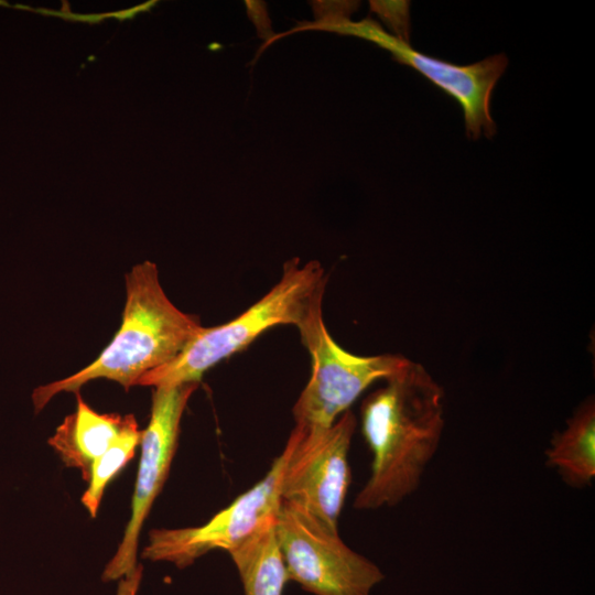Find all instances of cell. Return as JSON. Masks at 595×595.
Listing matches in <instances>:
<instances>
[{"mask_svg": "<svg viewBox=\"0 0 595 595\" xmlns=\"http://www.w3.org/2000/svg\"><path fill=\"white\" fill-rule=\"evenodd\" d=\"M298 329L312 361L311 378L293 407L295 425L304 429L331 426L371 383L389 380L410 363L400 355L358 356L345 350L326 328L323 302Z\"/></svg>", "mask_w": 595, "mask_h": 595, "instance_id": "277c9868", "label": "cell"}, {"mask_svg": "<svg viewBox=\"0 0 595 595\" xmlns=\"http://www.w3.org/2000/svg\"><path fill=\"white\" fill-rule=\"evenodd\" d=\"M142 578V566H137L119 580L116 595H137Z\"/></svg>", "mask_w": 595, "mask_h": 595, "instance_id": "9a60e30c", "label": "cell"}, {"mask_svg": "<svg viewBox=\"0 0 595 595\" xmlns=\"http://www.w3.org/2000/svg\"><path fill=\"white\" fill-rule=\"evenodd\" d=\"M142 431L137 421L129 425L108 450L96 458L89 469L88 486L82 496V504L94 518L97 515L107 484L133 457L140 444Z\"/></svg>", "mask_w": 595, "mask_h": 595, "instance_id": "4fadbf2b", "label": "cell"}, {"mask_svg": "<svg viewBox=\"0 0 595 595\" xmlns=\"http://www.w3.org/2000/svg\"><path fill=\"white\" fill-rule=\"evenodd\" d=\"M198 318L178 310L165 294L156 266L144 261L126 275L122 322L109 345L88 366L32 392L35 412L57 393L78 392L88 381L105 378L126 390L147 372L174 359L202 331Z\"/></svg>", "mask_w": 595, "mask_h": 595, "instance_id": "7a4b0ae2", "label": "cell"}, {"mask_svg": "<svg viewBox=\"0 0 595 595\" xmlns=\"http://www.w3.org/2000/svg\"><path fill=\"white\" fill-rule=\"evenodd\" d=\"M136 421L133 414L98 413L77 392L76 410L64 419L48 444L65 465L78 468L87 482L93 462Z\"/></svg>", "mask_w": 595, "mask_h": 595, "instance_id": "30bf717a", "label": "cell"}, {"mask_svg": "<svg viewBox=\"0 0 595 595\" xmlns=\"http://www.w3.org/2000/svg\"><path fill=\"white\" fill-rule=\"evenodd\" d=\"M317 29L366 39L389 51L393 58L426 77L461 106L466 136L491 138L496 123L490 115L495 86L506 71L508 60L497 54L470 65H455L413 50L409 43L386 33L374 20L350 22L342 14L323 18Z\"/></svg>", "mask_w": 595, "mask_h": 595, "instance_id": "52a82bcc", "label": "cell"}, {"mask_svg": "<svg viewBox=\"0 0 595 595\" xmlns=\"http://www.w3.org/2000/svg\"><path fill=\"white\" fill-rule=\"evenodd\" d=\"M355 429L356 418L348 410L328 428L295 425L284 447L282 501L300 507L333 531H337L351 480L348 453Z\"/></svg>", "mask_w": 595, "mask_h": 595, "instance_id": "8992f818", "label": "cell"}, {"mask_svg": "<svg viewBox=\"0 0 595 595\" xmlns=\"http://www.w3.org/2000/svg\"><path fill=\"white\" fill-rule=\"evenodd\" d=\"M198 383L156 387L150 421L141 435V455L131 504V517L123 538L106 565L102 580H120L137 566L140 530L161 491L175 454L181 419Z\"/></svg>", "mask_w": 595, "mask_h": 595, "instance_id": "9c48e42d", "label": "cell"}, {"mask_svg": "<svg viewBox=\"0 0 595 595\" xmlns=\"http://www.w3.org/2000/svg\"><path fill=\"white\" fill-rule=\"evenodd\" d=\"M288 581L313 595H371L385 575L305 510L282 501L275 522Z\"/></svg>", "mask_w": 595, "mask_h": 595, "instance_id": "5b68a950", "label": "cell"}, {"mask_svg": "<svg viewBox=\"0 0 595 595\" xmlns=\"http://www.w3.org/2000/svg\"><path fill=\"white\" fill-rule=\"evenodd\" d=\"M286 459L283 448L266 476L228 507L199 527L155 529L142 558L186 567L213 550L231 552L266 526L275 522L281 507V482Z\"/></svg>", "mask_w": 595, "mask_h": 595, "instance_id": "ba28073f", "label": "cell"}, {"mask_svg": "<svg viewBox=\"0 0 595 595\" xmlns=\"http://www.w3.org/2000/svg\"><path fill=\"white\" fill-rule=\"evenodd\" d=\"M277 522V521H275ZM272 522L229 552L245 595H283L288 581Z\"/></svg>", "mask_w": 595, "mask_h": 595, "instance_id": "7c38bea8", "label": "cell"}, {"mask_svg": "<svg viewBox=\"0 0 595 595\" xmlns=\"http://www.w3.org/2000/svg\"><path fill=\"white\" fill-rule=\"evenodd\" d=\"M545 463L570 486L583 488L595 478V404L583 402L566 428L554 434L545 451Z\"/></svg>", "mask_w": 595, "mask_h": 595, "instance_id": "8fae6325", "label": "cell"}, {"mask_svg": "<svg viewBox=\"0 0 595 595\" xmlns=\"http://www.w3.org/2000/svg\"><path fill=\"white\" fill-rule=\"evenodd\" d=\"M361 431L372 453L368 480L354 507H393L419 487L444 429V393L425 368L410 360L363 402Z\"/></svg>", "mask_w": 595, "mask_h": 595, "instance_id": "6da1fadb", "label": "cell"}, {"mask_svg": "<svg viewBox=\"0 0 595 595\" xmlns=\"http://www.w3.org/2000/svg\"><path fill=\"white\" fill-rule=\"evenodd\" d=\"M325 286L326 273L320 262L301 266L298 259L286 261L279 282L259 301L225 324L203 327L174 359L144 374L137 386L198 383L208 369L268 329L278 325L298 328L312 309L323 302Z\"/></svg>", "mask_w": 595, "mask_h": 595, "instance_id": "3957f363", "label": "cell"}, {"mask_svg": "<svg viewBox=\"0 0 595 595\" xmlns=\"http://www.w3.org/2000/svg\"><path fill=\"white\" fill-rule=\"evenodd\" d=\"M370 7L396 32L397 39L409 43L408 1H371Z\"/></svg>", "mask_w": 595, "mask_h": 595, "instance_id": "5bb4252c", "label": "cell"}]
</instances>
